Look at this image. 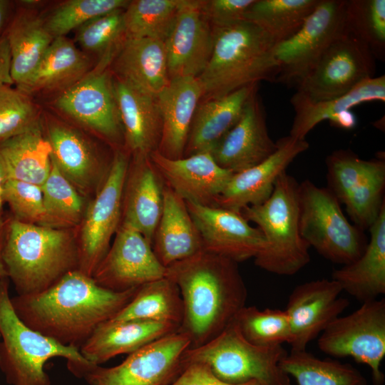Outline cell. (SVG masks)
<instances>
[{"instance_id":"cell-38","label":"cell","mask_w":385,"mask_h":385,"mask_svg":"<svg viewBox=\"0 0 385 385\" xmlns=\"http://www.w3.org/2000/svg\"><path fill=\"white\" fill-rule=\"evenodd\" d=\"M319 0H255L245 20L262 29L275 44L292 36L314 11Z\"/></svg>"},{"instance_id":"cell-8","label":"cell","mask_w":385,"mask_h":385,"mask_svg":"<svg viewBox=\"0 0 385 385\" xmlns=\"http://www.w3.org/2000/svg\"><path fill=\"white\" fill-rule=\"evenodd\" d=\"M299 207L300 235L324 258L344 265L362 255L367 245L363 230L348 220L329 188L302 181Z\"/></svg>"},{"instance_id":"cell-46","label":"cell","mask_w":385,"mask_h":385,"mask_svg":"<svg viewBox=\"0 0 385 385\" xmlns=\"http://www.w3.org/2000/svg\"><path fill=\"white\" fill-rule=\"evenodd\" d=\"M3 196L4 201L9 205L16 220L50 227L40 185L6 180Z\"/></svg>"},{"instance_id":"cell-7","label":"cell","mask_w":385,"mask_h":385,"mask_svg":"<svg viewBox=\"0 0 385 385\" xmlns=\"http://www.w3.org/2000/svg\"><path fill=\"white\" fill-rule=\"evenodd\" d=\"M7 279L0 282V369L10 385H51L47 361L62 357L67 363L88 361L80 349L64 346L26 326L11 302ZM89 362V361H88Z\"/></svg>"},{"instance_id":"cell-51","label":"cell","mask_w":385,"mask_h":385,"mask_svg":"<svg viewBox=\"0 0 385 385\" xmlns=\"http://www.w3.org/2000/svg\"><path fill=\"white\" fill-rule=\"evenodd\" d=\"M8 10V1L0 0V31L6 21Z\"/></svg>"},{"instance_id":"cell-17","label":"cell","mask_w":385,"mask_h":385,"mask_svg":"<svg viewBox=\"0 0 385 385\" xmlns=\"http://www.w3.org/2000/svg\"><path fill=\"white\" fill-rule=\"evenodd\" d=\"M164 44L170 79L197 78L202 73L213 47V29L205 12L203 1L181 0Z\"/></svg>"},{"instance_id":"cell-23","label":"cell","mask_w":385,"mask_h":385,"mask_svg":"<svg viewBox=\"0 0 385 385\" xmlns=\"http://www.w3.org/2000/svg\"><path fill=\"white\" fill-rule=\"evenodd\" d=\"M372 101H385L384 76L366 79L349 93L327 101H313L297 91L290 99L295 114L289 135L305 140L307 135L324 120L342 128L351 129L356 119L349 109Z\"/></svg>"},{"instance_id":"cell-18","label":"cell","mask_w":385,"mask_h":385,"mask_svg":"<svg viewBox=\"0 0 385 385\" xmlns=\"http://www.w3.org/2000/svg\"><path fill=\"white\" fill-rule=\"evenodd\" d=\"M342 292L332 279L312 280L294 288L285 309L291 327V351L306 350L311 341L347 308L349 302L339 296Z\"/></svg>"},{"instance_id":"cell-4","label":"cell","mask_w":385,"mask_h":385,"mask_svg":"<svg viewBox=\"0 0 385 385\" xmlns=\"http://www.w3.org/2000/svg\"><path fill=\"white\" fill-rule=\"evenodd\" d=\"M212 29V53L197 78L202 98H221L262 80L276 81L279 73L274 54L276 44L262 29L244 20Z\"/></svg>"},{"instance_id":"cell-21","label":"cell","mask_w":385,"mask_h":385,"mask_svg":"<svg viewBox=\"0 0 385 385\" xmlns=\"http://www.w3.org/2000/svg\"><path fill=\"white\" fill-rule=\"evenodd\" d=\"M276 150L262 163L232 174L216 201L220 207L241 212L246 207L260 205L272 195L277 178L297 156L307 150L306 140L287 135L276 141Z\"/></svg>"},{"instance_id":"cell-45","label":"cell","mask_w":385,"mask_h":385,"mask_svg":"<svg viewBox=\"0 0 385 385\" xmlns=\"http://www.w3.org/2000/svg\"><path fill=\"white\" fill-rule=\"evenodd\" d=\"M38 123L37 111L27 94L0 84V143Z\"/></svg>"},{"instance_id":"cell-50","label":"cell","mask_w":385,"mask_h":385,"mask_svg":"<svg viewBox=\"0 0 385 385\" xmlns=\"http://www.w3.org/2000/svg\"><path fill=\"white\" fill-rule=\"evenodd\" d=\"M5 180H6V178L4 177L3 170L0 165V232H2V227H3L1 211H2V205H3V203L4 202L3 194H4V185Z\"/></svg>"},{"instance_id":"cell-33","label":"cell","mask_w":385,"mask_h":385,"mask_svg":"<svg viewBox=\"0 0 385 385\" xmlns=\"http://www.w3.org/2000/svg\"><path fill=\"white\" fill-rule=\"evenodd\" d=\"M90 67L88 58L64 36L55 38L36 68L19 89L34 91L70 87L83 78Z\"/></svg>"},{"instance_id":"cell-19","label":"cell","mask_w":385,"mask_h":385,"mask_svg":"<svg viewBox=\"0 0 385 385\" xmlns=\"http://www.w3.org/2000/svg\"><path fill=\"white\" fill-rule=\"evenodd\" d=\"M150 159L163 183L186 202L216 207V201L232 173L223 169L209 152L170 159L158 150Z\"/></svg>"},{"instance_id":"cell-42","label":"cell","mask_w":385,"mask_h":385,"mask_svg":"<svg viewBox=\"0 0 385 385\" xmlns=\"http://www.w3.org/2000/svg\"><path fill=\"white\" fill-rule=\"evenodd\" d=\"M41 188L50 227L71 225L80 220L83 207L82 198L52 158L50 173Z\"/></svg>"},{"instance_id":"cell-11","label":"cell","mask_w":385,"mask_h":385,"mask_svg":"<svg viewBox=\"0 0 385 385\" xmlns=\"http://www.w3.org/2000/svg\"><path fill=\"white\" fill-rule=\"evenodd\" d=\"M327 188L334 195L354 225L369 230L385 205V162L366 160L352 151L339 150L326 158Z\"/></svg>"},{"instance_id":"cell-49","label":"cell","mask_w":385,"mask_h":385,"mask_svg":"<svg viewBox=\"0 0 385 385\" xmlns=\"http://www.w3.org/2000/svg\"><path fill=\"white\" fill-rule=\"evenodd\" d=\"M11 85V55L6 36L0 37V84Z\"/></svg>"},{"instance_id":"cell-48","label":"cell","mask_w":385,"mask_h":385,"mask_svg":"<svg viewBox=\"0 0 385 385\" xmlns=\"http://www.w3.org/2000/svg\"><path fill=\"white\" fill-rule=\"evenodd\" d=\"M168 385H233L225 383L215 376L210 369L200 363H190L184 366L180 374ZM239 385H260L250 381Z\"/></svg>"},{"instance_id":"cell-35","label":"cell","mask_w":385,"mask_h":385,"mask_svg":"<svg viewBox=\"0 0 385 385\" xmlns=\"http://www.w3.org/2000/svg\"><path fill=\"white\" fill-rule=\"evenodd\" d=\"M5 36L10 50L11 79L19 86L33 73L54 38L44 20L27 13L14 19Z\"/></svg>"},{"instance_id":"cell-31","label":"cell","mask_w":385,"mask_h":385,"mask_svg":"<svg viewBox=\"0 0 385 385\" xmlns=\"http://www.w3.org/2000/svg\"><path fill=\"white\" fill-rule=\"evenodd\" d=\"M113 59L119 78L154 97L170 81L163 41L126 38Z\"/></svg>"},{"instance_id":"cell-14","label":"cell","mask_w":385,"mask_h":385,"mask_svg":"<svg viewBox=\"0 0 385 385\" xmlns=\"http://www.w3.org/2000/svg\"><path fill=\"white\" fill-rule=\"evenodd\" d=\"M128 167L126 153L115 151L101 188L87 209L78 247V270L88 276H93L106 255L120 225Z\"/></svg>"},{"instance_id":"cell-3","label":"cell","mask_w":385,"mask_h":385,"mask_svg":"<svg viewBox=\"0 0 385 385\" xmlns=\"http://www.w3.org/2000/svg\"><path fill=\"white\" fill-rule=\"evenodd\" d=\"M1 256L17 295L43 292L79 268L78 247L71 233L16 219L8 225Z\"/></svg>"},{"instance_id":"cell-52","label":"cell","mask_w":385,"mask_h":385,"mask_svg":"<svg viewBox=\"0 0 385 385\" xmlns=\"http://www.w3.org/2000/svg\"><path fill=\"white\" fill-rule=\"evenodd\" d=\"M3 240H4V236H3L2 232H0V282L1 280L8 278L7 272L5 269V267L2 260V256H1Z\"/></svg>"},{"instance_id":"cell-37","label":"cell","mask_w":385,"mask_h":385,"mask_svg":"<svg viewBox=\"0 0 385 385\" xmlns=\"http://www.w3.org/2000/svg\"><path fill=\"white\" fill-rule=\"evenodd\" d=\"M281 368L298 385H368L361 373L350 364L320 359L304 351H291L280 362Z\"/></svg>"},{"instance_id":"cell-22","label":"cell","mask_w":385,"mask_h":385,"mask_svg":"<svg viewBox=\"0 0 385 385\" xmlns=\"http://www.w3.org/2000/svg\"><path fill=\"white\" fill-rule=\"evenodd\" d=\"M56 106L111 141L120 136L112 82L106 71L98 69L67 88L57 99Z\"/></svg>"},{"instance_id":"cell-41","label":"cell","mask_w":385,"mask_h":385,"mask_svg":"<svg viewBox=\"0 0 385 385\" xmlns=\"http://www.w3.org/2000/svg\"><path fill=\"white\" fill-rule=\"evenodd\" d=\"M124 9L96 17L77 30L76 41L86 50L99 54L98 69L103 70L115 56L127 38L123 20Z\"/></svg>"},{"instance_id":"cell-43","label":"cell","mask_w":385,"mask_h":385,"mask_svg":"<svg viewBox=\"0 0 385 385\" xmlns=\"http://www.w3.org/2000/svg\"><path fill=\"white\" fill-rule=\"evenodd\" d=\"M127 0H71L60 5L44 20L48 31L55 38L64 36L88 21L118 9H125Z\"/></svg>"},{"instance_id":"cell-47","label":"cell","mask_w":385,"mask_h":385,"mask_svg":"<svg viewBox=\"0 0 385 385\" xmlns=\"http://www.w3.org/2000/svg\"><path fill=\"white\" fill-rule=\"evenodd\" d=\"M255 0L203 1L205 12L212 27H224L245 20Z\"/></svg>"},{"instance_id":"cell-13","label":"cell","mask_w":385,"mask_h":385,"mask_svg":"<svg viewBox=\"0 0 385 385\" xmlns=\"http://www.w3.org/2000/svg\"><path fill=\"white\" fill-rule=\"evenodd\" d=\"M375 69L370 48L349 24L297 86V91L313 101L334 99L374 77Z\"/></svg>"},{"instance_id":"cell-44","label":"cell","mask_w":385,"mask_h":385,"mask_svg":"<svg viewBox=\"0 0 385 385\" xmlns=\"http://www.w3.org/2000/svg\"><path fill=\"white\" fill-rule=\"evenodd\" d=\"M348 21L374 56L382 58L385 48V1H349Z\"/></svg>"},{"instance_id":"cell-32","label":"cell","mask_w":385,"mask_h":385,"mask_svg":"<svg viewBox=\"0 0 385 385\" xmlns=\"http://www.w3.org/2000/svg\"><path fill=\"white\" fill-rule=\"evenodd\" d=\"M52 149L38 123L0 143V165L6 180L41 186L51 168Z\"/></svg>"},{"instance_id":"cell-36","label":"cell","mask_w":385,"mask_h":385,"mask_svg":"<svg viewBox=\"0 0 385 385\" xmlns=\"http://www.w3.org/2000/svg\"><path fill=\"white\" fill-rule=\"evenodd\" d=\"M48 140L52 160L62 174L74 185L84 188L98 171L95 153L85 139L75 130L63 125H52Z\"/></svg>"},{"instance_id":"cell-2","label":"cell","mask_w":385,"mask_h":385,"mask_svg":"<svg viewBox=\"0 0 385 385\" xmlns=\"http://www.w3.org/2000/svg\"><path fill=\"white\" fill-rule=\"evenodd\" d=\"M166 277L178 286L183 315L178 331L198 347L220 334L245 306L247 290L238 263L201 251L168 266Z\"/></svg>"},{"instance_id":"cell-39","label":"cell","mask_w":385,"mask_h":385,"mask_svg":"<svg viewBox=\"0 0 385 385\" xmlns=\"http://www.w3.org/2000/svg\"><path fill=\"white\" fill-rule=\"evenodd\" d=\"M181 0L130 1L123 11L127 38L165 41L175 22Z\"/></svg>"},{"instance_id":"cell-6","label":"cell","mask_w":385,"mask_h":385,"mask_svg":"<svg viewBox=\"0 0 385 385\" xmlns=\"http://www.w3.org/2000/svg\"><path fill=\"white\" fill-rule=\"evenodd\" d=\"M282 345L260 346L250 343L234 322L220 334L183 354V366L190 363L207 366L221 381L233 385L256 381L260 385H292L280 362L287 354Z\"/></svg>"},{"instance_id":"cell-5","label":"cell","mask_w":385,"mask_h":385,"mask_svg":"<svg viewBox=\"0 0 385 385\" xmlns=\"http://www.w3.org/2000/svg\"><path fill=\"white\" fill-rule=\"evenodd\" d=\"M299 184L284 172L265 202L241 211L248 222L257 225L266 240L255 264L272 274L293 275L310 262L309 246L299 232Z\"/></svg>"},{"instance_id":"cell-9","label":"cell","mask_w":385,"mask_h":385,"mask_svg":"<svg viewBox=\"0 0 385 385\" xmlns=\"http://www.w3.org/2000/svg\"><path fill=\"white\" fill-rule=\"evenodd\" d=\"M190 346L188 337L178 330L133 351L117 366L84 362L67 367L89 385H168L183 370L182 357Z\"/></svg>"},{"instance_id":"cell-25","label":"cell","mask_w":385,"mask_h":385,"mask_svg":"<svg viewBox=\"0 0 385 385\" xmlns=\"http://www.w3.org/2000/svg\"><path fill=\"white\" fill-rule=\"evenodd\" d=\"M202 95L197 78L178 77L170 79L156 96L162 120L158 151L164 157L183 158L190 126Z\"/></svg>"},{"instance_id":"cell-30","label":"cell","mask_w":385,"mask_h":385,"mask_svg":"<svg viewBox=\"0 0 385 385\" xmlns=\"http://www.w3.org/2000/svg\"><path fill=\"white\" fill-rule=\"evenodd\" d=\"M257 83L242 87L221 98L198 104L190 126L184 156L210 152L237 123Z\"/></svg>"},{"instance_id":"cell-24","label":"cell","mask_w":385,"mask_h":385,"mask_svg":"<svg viewBox=\"0 0 385 385\" xmlns=\"http://www.w3.org/2000/svg\"><path fill=\"white\" fill-rule=\"evenodd\" d=\"M163 188L150 157L134 155L124 184L122 222L135 228L150 243L163 210Z\"/></svg>"},{"instance_id":"cell-27","label":"cell","mask_w":385,"mask_h":385,"mask_svg":"<svg viewBox=\"0 0 385 385\" xmlns=\"http://www.w3.org/2000/svg\"><path fill=\"white\" fill-rule=\"evenodd\" d=\"M163 210L155 228L152 249L165 267L203 250L198 230L185 201L164 184Z\"/></svg>"},{"instance_id":"cell-34","label":"cell","mask_w":385,"mask_h":385,"mask_svg":"<svg viewBox=\"0 0 385 385\" xmlns=\"http://www.w3.org/2000/svg\"><path fill=\"white\" fill-rule=\"evenodd\" d=\"M183 315L179 289L165 276L138 287L131 301L108 322L150 321L168 323L179 328Z\"/></svg>"},{"instance_id":"cell-26","label":"cell","mask_w":385,"mask_h":385,"mask_svg":"<svg viewBox=\"0 0 385 385\" xmlns=\"http://www.w3.org/2000/svg\"><path fill=\"white\" fill-rule=\"evenodd\" d=\"M112 88L128 148L134 155L149 156L158 150L162 133L156 97L119 78Z\"/></svg>"},{"instance_id":"cell-1","label":"cell","mask_w":385,"mask_h":385,"mask_svg":"<svg viewBox=\"0 0 385 385\" xmlns=\"http://www.w3.org/2000/svg\"><path fill=\"white\" fill-rule=\"evenodd\" d=\"M137 289L111 291L76 270L46 290L16 295L11 302L26 326L62 345L80 349L101 325L131 301Z\"/></svg>"},{"instance_id":"cell-28","label":"cell","mask_w":385,"mask_h":385,"mask_svg":"<svg viewBox=\"0 0 385 385\" xmlns=\"http://www.w3.org/2000/svg\"><path fill=\"white\" fill-rule=\"evenodd\" d=\"M369 230L370 240L362 255L332 274L342 291L361 303L385 293V205Z\"/></svg>"},{"instance_id":"cell-12","label":"cell","mask_w":385,"mask_h":385,"mask_svg":"<svg viewBox=\"0 0 385 385\" xmlns=\"http://www.w3.org/2000/svg\"><path fill=\"white\" fill-rule=\"evenodd\" d=\"M318 347L333 357L349 356L367 365L375 385H382L385 356V300L361 303L351 314L338 317L320 334Z\"/></svg>"},{"instance_id":"cell-10","label":"cell","mask_w":385,"mask_h":385,"mask_svg":"<svg viewBox=\"0 0 385 385\" xmlns=\"http://www.w3.org/2000/svg\"><path fill=\"white\" fill-rule=\"evenodd\" d=\"M348 4L345 0H319L298 31L275 45L279 64L275 82L297 87L328 47L347 30Z\"/></svg>"},{"instance_id":"cell-16","label":"cell","mask_w":385,"mask_h":385,"mask_svg":"<svg viewBox=\"0 0 385 385\" xmlns=\"http://www.w3.org/2000/svg\"><path fill=\"white\" fill-rule=\"evenodd\" d=\"M200 235L203 250L237 263L255 258L266 247L265 238L241 212L186 202Z\"/></svg>"},{"instance_id":"cell-20","label":"cell","mask_w":385,"mask_h":385,"mask_svg":"<svg viewBox=\"0 0 385 385\" xmlns=\"http://www.w3.org/2000/svg\"><path fill=\"white\" fill-rule=\"evenodd\" d=\"M257 88L247 101L237 123L210 152L218 165L233 174L262 163L277 149V143L268 133Z\"/></svg>"},{"instance_id":"cell-40","label":"cell","mask_w":385,"mask_h":385,"mask_svg":"<svg viewBox=\"0 0 385 385\" xmlns=\"http://www.w3.org/2000/svg\"><path fill=\"white\" fill-rule=\"evenodd\" d=\"M233 322L242 337L250 343L260 346H274L289 344L291 327L285 310L265 309L246 305L235 316Z\"/></svg>"},{"instance_id":"cell-15","label":"cell","mask_w":385,"mask_h":385,"mask_svg":"<svg viewBox=\"0 0 385 385\" xmlns=\"http://www.w3.org/2000/svg\"><path fill=\"white\" fill-rule=\"evenodd\" d=\"M166 271L151 243L135 228L121 222L113 245L92 277L106 289L123 292L161 279Z\"/></svg>"},{"instance_id":"cell-29","label":"cell","mask_w":385,"mask_h":385,"mask_svg":"<svg viewBox=\"0 0 385 385\" xmlns=\"http://www.w3.org/2000/svg\"><path fill=\"white\" fill-rule=\"evenodd\" d=\"M178 329L170 324L150 321L107 322L79 349L88 361L100 365L115 356L129 354Z\"/></svg>"},{"instance_id":"cell-53","label":"cell","mask_w":385,"mask_h":385,"mask_svg":"<svg viewBox=\"0 0 385 385\" xmlns=\"http://www.w3.org/2000/svg\"><path fill=\"white\" fill-rule=\"evenodd\" d=\"M0 337H1V336H0Z\"/></svg>"}]
</instances>
